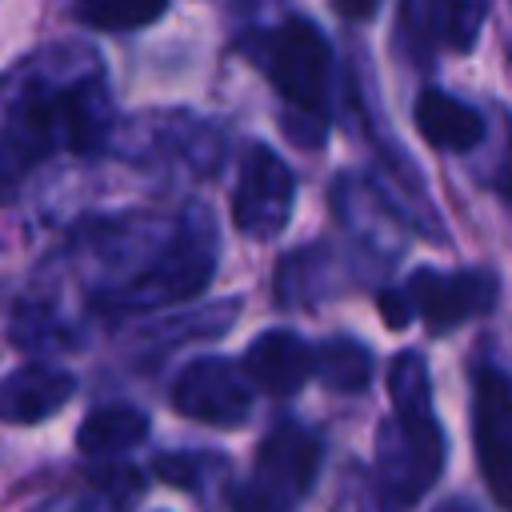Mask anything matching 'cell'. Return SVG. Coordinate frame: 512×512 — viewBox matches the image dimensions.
<instances>
[{
    "label": "cell",
    "mask_w": 512,
    "mask_h": 512,
    "mask_svg": "<svg viewBox=\"0 0 512 512\" xmlns=\"http://www.w3.org/2000/svg\"><path fill=\"white\" fill-rule=\"evenodd\" d=\"M392 420L376 436V488L388 504H416L444 472L448 440L432 408L428 360L404 348L388 364Z\"/></svg>",
    "instance_id": "1"
},
{
    "label": "cell",
    "mask_w": 512,
    "mask_h": 512,
    "mask_svg": "<svg viewBox=\"0 0 512 512\" xmlns=\"http://www.w3.org/2000/svg\"><path fill=\"white\" fill-rule=\"evenodd\" d=\"M112 124V100L104 92L100 68H88L84 76L68 84L32 80L28 88L8 100V128H4V156L8 176H16L24 164H36L40 156L68 148V152H96Z\"/></svg>",
    "instance_id": "2"
},
{
    "label": "cell",
    "mask_w": 512,
    "mask_h": 512,
    "mask_svg": "<svg viewBox=\"0 0 512 512\" xmlns=\"http://www.w3.org/2000/svg\"><path fill=\"white\" fill-rule=\"evenodd\" d=\"M284 100V136L300 148H320L328 136V80L332 48L304 16H288L268 32H252L240 44Z\"/></svg>",
    "instance_id": "3"
},
{
    "label": "cell",
    "mask_w": 512,
    "mask_h": 512,
    "mask_svg": "<svg viewBox=\"0 0 512 512\" xmlns=\"http://www.w3.org/2000/svg\"><path fill=\"white\" fill-rule=\"evenodd\" d=\"M216 272V224L212 212L192 204L172 236L160 244V252L136 272L128 276L120 288H108L100 296H92V304L104 316H136V312H152L176 300L196 296Z\"/></svg>",
    "instance_id": "4"
},
{
    "label": "cell",
    "mask_w": 512,
    "mask_h": 512,
    "mask_svg": "<svg viewBox=\"0 0 512 512\" xmlns=\"http://www.w3.org/2000/svg\"><path fill=\"white\" fill-rule=\"evenodd\" d=\"M496 296L500 276L492 268H416L404 284L384 288L376 296V308L388 320V328H408L412 320H424L432 336H448L460 324L492 312Z\"/></svg>",
    "instance_id": "5"
},
{
    "label": "cell",
    "mask_w": 512,
    "mask_h": 512,
    "mask_svg": "<svg viewBox=\"0 0 512 512\" xmlns=\"http://www.w3.org/2000/svg\"><path fill=\"white\" fill-rule=\"evenodd\" d=\"M324 464V444L312 428H304L300 420H276L260 448H256V464H252V492H240L236 504H252V508H288L296 500L308 496L316 472Z\"/></svg>",
    "instance_id": "6"
},
{
    "label": "cell",
    "mask_w": 512,
    "mask_h": 512,
    "mask_svg": "<svg viewBox=\"0 0 512 512\" xmlns=\"http://www.w3.org/2000/svg\"><path fill=\"white\" fill-rule=\"evenodd\" d=\"M472 444L492 500L512 508V376L492 360L472 364Z\"/></svg>",
    "instance_id": "7"
},
{
    "label": "cell",
    "mask_w": 512,
    "mask_h": 512,
    "mask_svg": "<svg viewBox=\"0 0 512 512\" xmlns=\"http://www.w3.org/2000/svg\"><path fill=\"white\" fill-rule=\"evenodd\" d=\"M252 376L224 356L192 360L172 384V408L208 428H244L252 416Z\"/></svg>",
    "instance_id": "8"
},
{
    "label": "cell",
    "mask_w": 512,
    "mask_h": 512,
    "mask_svg": "<svg viewBox=\"0 0 512 512\" xmlns=\"http://www.w3.org/2000/svg\"><path fill=\"white\" fill-rule=\"evenodd\" d=\"M296 204V176L292 168L268 148L252 144L240 164V180L232 192V224L248 240H272L284 232Z\"/></svg>",
    "instance_id": "9"
},
{
    "label": "cell",
    "mask_w": 512,
    "mask_h": 512,
    "mask_svg": "<svg viewBox=\"0 0 512 512\" xmlns=\"http://www.w3.org/2000/svg\"><path fill=\"white\" fill-rule=\"evenodd\" d=\"M244 368L260 392L284 400L296 396L304 380L316 372V348L288 328H268L244 348Z\"/></svg>",
    "instance_id": "10"
},
{
    "label": "cell",
    "mask_w": 512,
    "mask_h": 512,
    "mask_svg": "<svg viewBox=\"0 0 512 512\" xmlns=\"http://www.w3.org/2000/svg\"><path fill=\"white\" fill-rule=\"evenodd\" d=\"M76 392L72 372L52 364H20L4 376L0 388V412L8 424H40L52 412H60Z\"/></svg>",
    "instance_id": "11"
},
{
    "label": "cell",
    "mask_w": 512,
    "mask_h": 512,
    "mask_svg": "<svg viewBox=\"0 0 512 512\" xmlns=\"http://www.w3.org/2000/svg\"><path fill=\"white\" fill-rule=\"evenodd\" d=\"M412 120L420 136L440 152H472L484 140V116L480 108L464 104L460 96H448L440 88H424L412 104Z\"/></svg>",
    "instance_id": "12"
},
{
    "label": "cell",
    "mask_w": 512,
    "mask_h": 512,
    "mask_svg": "<svg viewBox=\"0 0 512 512\" xmlns=\"http://www.w3.org/2000/svg\"><path fill=\"white\" fill-rule=\"evenodd\" d=\"M148 432H152V424H148V416L140 408H132V404H100L80 420L76 448L84 456L104 460V456H120V452L144 444Z\"/></svg>",
    "instance_id": "13"
},
{
    "label": "cell",
    "mask_w": 512,
    "mask_h": 512,
    "mask_svg": "<svg viewBox=\"0 0 512 512\" xmlns=\"http://www.w3.org/2000/svg\"><path fill=\"white\" fill-rule=\"evenodd\" d=\"M372 372H376V364H372L368 344H360L352 336H328L316 344V376L328 392L360 396V392H368Z\"/></svg>",
    "instance_id": "14"
},
{
    "label": "cell",
    "mask_w": 512,
    "mask_h": 512,
    "mask_svg": "<svg viewBox=\"0 0 512 512\" xmlns=\"http://www.w3.org/2000/svg\"><path fill=\"white\" fill-rule=\"evenodd\" d=\"M488 20V0H424V28L448 52H472Z\"/></svg>",
    "instance_id": "15"
},
{
    "label": "cell",
    "mask_w": 512,
    "mask_h": 512,
    "mask_svg": "<svg viewBox=\"0 0 512 512\" xmlns=\"http://www.w3.org/2000/svg\"><path fill=\"white\" fill-rule=\"evenodd\" d=\"M328 264H332V252L328 248H300V252L284 256L280 268H276V304L280 308H296V304L320 300L324 296L320 284L328 280L324 276Z\"/></svg>",
    "instance_id": "16"
},
{
    "label": "cell",
    "mask_w": 512,
    "mask_h": 512,
    "mask_svg": "<svg viewBox=\"0 0 512 512\" xmlns=\"http://www.w3.org/2000/svg\"><path fill=\"white\" fill-rule=\"evenodd\" d=\"M72 12L96 32H140L168 12V0H72Z\"/></svg>",
    "instance_id": "17"
},
{
    "label": "cell",
    "mask_w": 512,
    "mask_h": 512,
    "mask_svg": "<svg viewBox=\"0 0 512 512\" xmlns=\"http://www.w3.org/2000/svg\"><path fill=\"white\" fill-rule=\"evenodd\" d=\"M204 464H212V456H192V452H160V456L152 460V472H156L164 484L192 492V488H200V484H204Z\"/></svg>",
    "instance_id": "18"
},
{
    "label": "cell",
    "mask_w": 512,
    "mask_h": 512,
    "mask_svg": "<svg viewBox=\"0 0 512 512\" xmlns=\"http://www.w3.org/2000/svg\"><path fill=\"white\" fill-rule=\"evenodd\" d=\"M332 8H336L344 20H368V16L380 8V0H332Z\"/></svg>",
    "instance_id": "19"
}]
</instances>
